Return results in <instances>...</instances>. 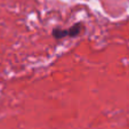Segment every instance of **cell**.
Returning a JSON list of instances; mask_svg holds the SVG:
<instances>
[{"label": "cell", "mask_w": 129, "mask_h": 129, "mask_svg": "<svg viewBox=\"0 0 129 129\" xmlns=\"http://www.w3.org/2000/svg\"><path fill=\"white\" fill-rule=\"evenodd\" d=\"M83 25L81 23L71 26L69 30H62V29H55L53 30V37L55 39H62V38H65V37H77L78 34H80V32L82 31Z\"/></svg>", "instance_id": "1"}]
</instances>
